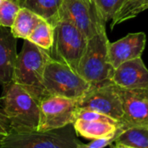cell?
<instances>
[{
    "label": "cell",
    "instance_id": "obj_1",
    "mask_svg": "<svg viewBox=\"0 0 148 148\" xmlns=\"http://www.w3.org/2000/svg\"><path fill=\"white\" fill-rule=\"evenodd\" d=\"M51 55L27 39L15 63L12 82L19 85L38 102L48 96L43 85L44 71Z\"/></svg>",
    "mask_w": 148,
    "mask_h": 148
},
{
    "label": "cell",
    "instance_id": "obj_2",
    "mask_svg": "<svg viewBox=\"0 0 148 148\" xmlns=\"http://www.w3.org/2000/svg\"><path fill=\"white\" fill-rule=\"evenodd\" d=\"M0 106L10 121L12 131H37L39 102L22 86L12 81L4 86Z\"/></svg>",
    "mask_w": 148,
    "mask_h": 148
},
{
    "label": "cell",
    "instance_id": "obj_3",
    "mask_svg": "<svg viewBox=\"0 0 148 148\" xmlns=\"http://www.w3.org/2000/svg\"><path fill=\"white\" fill-rule=\"evenodd\" d=\"M81 142L72 124L46 132L11 131L0 139V148H77Z\"/></svg>",
    "mask_w": 148,
    "mask_h": 148
},
{
    "label": "cell",
    "instance_id": "obj_4",
    "mask_svg": "<svg viewBox=\"0 0 148 148\" xmlns=\"http://www.w3.org/2000/svg\"><path fill=\"white\" fill-rule=\"evenodd\" d=\"M109 43L106 26L87 39L77 72L92 86L111 81L114 69L108 58Z\"/></svg>",
    "mask_w": 148,
    "mask_h": 148
},
{
    "label": "cell",
    "instance_id": "obj_5",
    "mask_svg": "<svg viewBox=\"0 0 148 148\" xmlns=\"http://www.w3.org/2000/svg\"><path fill=\"white\" fill-rule=\"evenodd\" d=\"M43 85L48 95L79 99L90 89L91 84L67 64L51 57L47 60Z\"/></svg>",
    "mask_w": 148,
    "mask_h": 148
},
{
    "label": "cell",
    "instance_id": "obj_6",
    "mask_svg": "<svg viewBox=\"0 0 148 148\" xmlns=\"http://www.w3.org/2000/svg\"><path fill=\"white\" fill-rule=\"evenodd\" d=\"M87 38L75 25L59 20L54 25V41L48 51L51 57L77 71L87 45Z\"/></svg>",
    "mask_w": 148,
    "mask_h": 148
},
{
    "label": "cell",
    "instance_id": "obj_7",
    "mask_svg": "<svg viewBox=\"0 0 148 148\" xmlns=\"http://www.w3.org/2000/svg\"><path fill=\"white\" fill-rule=\"evenodd\" d=\"M78 100L57 95H48L39 102V122L37 131L46 132L62 128L76 119Z\"/></svg>",
    "mask_w": 148,
    "mask_h": 148
},
{
    "label": "cell",
    "instance_id": "obj_8",
    "mask_svg": "<svg viewBox=\"0 0 148 148\" xmlns=\"http://www.w3.org/2000/svg\"><path fill=\"white\" fill-rule=\"evenodd\" d=\"M79 108L96 111L121 124L123 108L116 86L112 81L91 86L88 92L78 100Z\"/></svg>",
    "mask_w": 148,
    "mask_h": 148
},
{
    "label": "cell",
    "instance_id": "obj_9",
    "mask_svg": "<svg viewBox=\"0 0 148 148\" xmlns=\"http://www.w3.org/2000/svg\"><path fill=\"white\" fill-rule=\"evenodd\" d=\"M60 20L71 23L87 38L106 26L98 15L92 0H63Z\"/></svg>",
    "mask_w": 148,
    "mask_h": 148
},
{
    "label": "cell",
    "instance_id": "obj_10",
    "mask_svg": "<svg viewBox=\"0 0 148 148\" xmlns=\"http://www.w3.org/2000/svg\"><path fill=\"white\" fill-rule=\"evenodd\" d=\"M116 87L123 108L121 126L148 127V88L130 90Z\"/></svg>",
    "mask_w": 148,
    "mask_h": 148
},
{
    "label": "cell",
    "instance_id": "obj_11",
    "mask_svg": "<svg viewBox=\"0 0 148 148\" xmlns=\"http://www.w3.org/2000/svg\"><path fill=\"white\" fill-rule=\"evenodd\" d=\"M146 36L144 32L129 33L108 45V58L113 69L122 63L141 58L145 48Z\"/></svg>",
    "mask_w": 148,
    "mask_h": 148
},
{
    "label": "cell",
    "instance_id": "obj_12",
    "mask_svg": "<svg viewBox=\"0 0 148 148\" xmlns=\"http://www.w3.org/2000/svg\"><path fill=\"white\" fill-rule=\"evenodd\" d=\"M111 81L123 89L148 88V69L141 58L132 59L113 70Z\"/></svg>",
    "mask_w": 148,
    "mask_h": 148
},
{
    "label": "cell",
    "instance_id": "obj_13",
    "mask_svg": "<svg viewBox=\"0 0 148 148\" xmlns=\"http://www.w3.org/2000/svg\"><path fill=\"white\" fill-rule=\"evenodd\" d=\"M17 38L11 29L0 25V86H4L12 81L17 60Z\"/></svg>",
    "mask_w": 148,
    "mask_h": 148
},
{
    "label": "cell",
    "instance_id": "obj_14",
    "mask_svg": "<svg viewBox=\"0 0 148 148\" xmlns=\"http://www.w3.org/2000/svg\"><path fill=\"white\" fill-rule=\"evenodd\" d=\"M19 7L26 8L53 26L60 20L63 0H12Z\"/></svg>",
    "mask_w": 148,
    "mask_h": 148
},
{
    "label": "cell",
    "instance_id": "obj_15",
    "mask_svg": "<svg viewBox=\"0 0 148 148\" xmlns=\"http://www.w3.org/2000/svg\"><path fill=\"white\" fill-rule=\"evenodd\" d=\"M78 136L88 139L102 138L113 136L117 133L120 125L104 121H89L77 119L72 123Z\"/></svg>",
    "mask_w": 148,
    "mask_h": 148
},
{
    "label": "cell",
    "instance_id": "obj_16",
    "mask_svg": "<svg viewBox=\"0 0 148 148\" xmlns=\"http://www.w3.org/2000/svg\"><path fill=\"white\" fill-rule=\"evenodd\" d=\"M41 18L26 8H21L18 12L12 25L11 32L17 38L27 39Z\"/></svg>",
    "mask_w": 148,
    "mask_h": 148
},
{
    "label": "cell",
    "instance_id": "obj_17",
    "mask_svg": "<svg viewBox=\"0 0 148 148\" xmlns=\"http://www.w3.org/2000/svg\"><path fill=\"white\" fill-rule=\"evenodd\" d=\"M27 40L41 49L49 51L51 49L54 41V26L46 20L41 18Z\"/></svg>",
    "mask_w": 148,
    "mask_h": 148
},
{
    "label": "cell",
    "instance_id": "obj_18",
    "mask_svg": "<svg viewBox=\"0 0 148 148\" xmlns=\"http://www.w3.org/2000/svg\"><path fill=\"white\" fill-rule=\"evenodd\" d=\"M148 0H124L119 10L112 19L111 28L137 17L140 12L145 11Z\"/></svg>",
    "mask_w": 148,
    "mask_h": 148
},
{
    "label": "cell",
    "instance_id": "obj_19",
    "mask_svg": "<svg viewBox=\"0 0 148 148\" xmlns=\"http://www.w3.org/2000/svg\"><path fill=\"white\" fill-rule=\"evenodd\" d=\"M115 142L137 148H148V127L132 126L125 128Z\"/></svg>",
    "mask_w": 148,
    "mask_h": 148
},
{
    "label": "cell",
    "instance_id": "obj_20",
    "mask_svg": "<svg viewBox=\"0 0 148 148\" xmlns=\"http://www.w3.org/2000/svg\"><path fill=\"white\" fill-rule=\"evenodd\" d=\"M124 0H92L101 21L106 24L119 10Z\"/></svg>",
    "mask_w": 148,
    "mask_h": 148
},
{
    "label": "cell",
    "instance_id": "obj_21",
    "mask_svg": "<svg viewBox=\"0 0 148 148\" xmlns=\"http://www.w3.org/2000/svg\"><path fill=\"white\" fill-rule=\"evenodd\" d=\"M19 9L12 0H3L0 5V25L11 28Z\"/></svg>",
    "mask_w": 148,
    "mask_h": 148
},
{
    "label": "cell",
    "instance_id": "obj_22",
    "mask_svg": "<svg viewBox=\"0 0 148 148\" xmlns=\"http://www.w3.org/2000/svg\"><path fill=\"white\" fill-rule=\"evenodd\" d=\"M77 119L89 120V121H104V122H108V123H112L121 125V124L119 121L113 119L109 116H106L96 111L85 109V108H78L76 112V119Z\"/></svg>",
    "mask_w": 148,
    "mask_h": 148
},
{
    "label": "cell",
    "instance_id": "obj_23",
    "mask_svg": "<svg viewBox=\"0 0 148 148\" xmlns=\"http://www.w3.org/2000/svg\"><path fill=\"white\" fill-rule=\"evenodd\" d=\"M124 129H125L124 127L120 126L115 135L107 138L92 139V141L88 144H84L82 142H79L77 145V148H105L107 145H110L112 142H114L116 138L119 136V134L124 131Z\"/></svg>",
    "mask_w": 148,
    "mask_h": 148
},
{
    "label": "cell",
    "instance_id": "obj_24",
    "mask_svg": "<svg viewBox=\"0 0 148 148\" xmlns=\"http://www.w3.org/2000/svg\"><path fill=\"white\" fill-rule=\"evenodd\" d=\"M11 125L8 118L2 108H0V139H2L11 132Z\"/></svg>",
    "mask_w": 148,
    "mask_h": 148
},
{
    "label": "cell",
    "instance_id": "obj_25",
    "mask_svg": "<svg viewBox=\"0 0 148 148\" xmlns=\"http://www.w3.org/2000/svg\"><path fill=\"white\" fill-rule=\"evenodd\" d=\"M111 148H137V147H134V146H131V145H125V144H123V143H119V142H112L111 145H110Z\"/></svg>",
    "mask_w": 148,
    "mask_h": 148
},
{
    "label": "cell",
    "instance_id": "obj_26",
    "mask_svg": "<svg viewBox=\"0 0 148 148\" xmlns=\"http://www.w3.org/2000/svg\"><path fill=\"white\" fill-rule=\"evenodd\" d=\"M148 9V3L146 4V6H145V10H147Z\"/></svg>",
    "mask_w": 148,
    "mask_h": 148
},
{
    "label": "cell",
    "instance_id": "obj_27",
    "mask_svg": "<svg viewBox=\"0 0 148 148\" xmlns=\"http://www.w3.org/2000/svg\"><path fill=\"white\" fill-rule=\"evenodd\" d=\"M3 2V0H0V5H1V3Z\"/></svg>",
    "mask_w": 148,
    "mask_h": 148
}]
</instances>
